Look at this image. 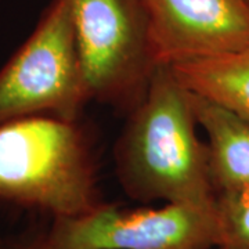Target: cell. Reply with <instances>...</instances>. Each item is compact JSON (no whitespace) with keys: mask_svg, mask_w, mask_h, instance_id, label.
Masks as SVG:
<instances>
[{"mask_svg":"<svg viewBox=\"0 0 249 249\" xmlns=\"http://www.w3.org/2000/svg\"><path fill=\"white\" fill-rule=\"evenodd\" d=\"M196 126L191 91L170 67L160 65L114 148L124 193L145 204L214 206L208 150Z\"/></svg>","mask_w":249,"mask_h":249,"instance_id":"1","label":"cell"},{"mask_svg":"<svg viewBox=\"0 0 249 249\" xmlns=\"http://www.w3.org/2000/svg\"><path fill=\"white\" fill-rule=\"evenodd\" d=\"M0 201L55 217L101 204L89 139L79 121L34 115L0 124Z\"/></svg>","mask_w":249,"mask_h":249,"instance_id":"2","label":"cell"},{"mask_svg":"<svg viewBox=\"0 0 249 249\" xmlns=\"http://www.w3.org/2000/svg\"><path fill=\"white\" fill-rule=\"evenodd\" d=\"M70 1L90 100L129 114L160 67L145 0Z\"/></svg>","mask_w":249,"mask_h":249,"instance_id":"3","label":"cell"},{"mask_svg":"<svg viewBox=\"0 0 249 249\" xmlns=\"http://www.w3.org/2000/svg\"><path fill=\"white\" fill-rule=\"evenodd\" d=\"M89 101L71 1L53 0L0 70V124L34 115L79 121Z\"/></svg>","mask_w":249,"mask_h":249,"instance_id":"4","label":"cell"},{"mask_svg":"<svg viewBox=\"0 0 249 249\" xmlns=\"http://www.w3.org/2000/svg\"><path fill=\"white\" fill-rule=\"evenodd\" d=\"M43 240L52 249H212L220 224L216 205L126 209L101 202L76 217L53 219Z\"/></svg>","mask_w":249,"mask_h":249,"instance_id":"5","label":"cell"},{"mask_svg":"<svg viewBox=\"0 0 249 249\" xmlns=\"http://www.w3.org/2000/svg\"><path fill=\"white\" fill-rule=\"evenodd\" d=\"M154 58L175 65L249 46V0H145Z\"/></svg>","mask_w":249,"mask_h":249,"instance_id":"6","label":"cell"},{"mask_svg":"<svg viewBox=\"0 0 249 249\" xmlns=\"http://www.w3.org/2000/svg\"><path fill=\"white\" fill-rule=\"evenodd\" d=\"M196 124L206 134L209 175L216 194L249 186V121L191 91Z\"/></svg>","mask_w":249,"mask_h":249,"instance_id":"7","label":"cell"},{"mask_svg":"<svg viewBox=\"0 0 249 249\" xmlns=\"http://www.w3.org/2000/svg\"><path fill=\"white\" fill-rule=\"evenodd\" d=\"M187 89L223 104L249 121V46L170 65Z\"/></svg>","mask_w":249,"mask_h":249,"instance_id":"8","label":"cell"},{"mask_svg":"<svg viewBox=\"0 0 249 249\" xmlns=\"http://www.w3.org/2000/svg\"><path fill=\"white\" fill-rule=\"evenodd\" d=\"M220 242L216 249H249V186L216 194Z\"/></svg>","mask_w":249,"mask_h":249,"instance_id":"9","label":"cell"},{"mask_svg":"<svg viewBox=\"0 0 249 249\" xmlns=\"http://www.w3.org/2000/svg\"><path fill=\"white\" fill-rule=\"evenodd\" d=\"M22 249H52L47 244H46L45 240H39L34 242V244H29L27 247H24Z\"/></svg>","mask_w":249,"mask_h":249,"instance_id":"10","label":"cell"}]
</instances>
